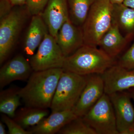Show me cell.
<instances>
[{"instance_id":"4","label":"cell","mask_w":134,"mask_h":134,"mask_svg":"<svg viewBox=\"0 0 134 134\" xmlns=\"http://www.w3.org/2000/svg\"><path fill=\"white\" fill-rule=\"evenodd\" d=\"M87 76H82L63 70L53 98L52 112L72 110L86 85Z\"/></svg>"},{"instance_id":"6","label":"cell","mask_w":134,"mask_h":134,"mask_svg":"<svg viewBox=\"0 0 134 134\" xmlns=\"http://www.w3.org/2000/svg\"><path fill=\"white\" fill-rule=\"evenodd\" d=\"M82 117L97 134H119L112 103L105 93Z\"/></svg>"},{"instance_id":"15","label":"cell","mask_w":134,"mask_h":134,"mask_svg":"<svg viewBox=\"0 0 134 134\" xmlns=\"http://www.w3.org/2000/svg\"><path fill=\"white\" fill-rule=\"evenodd\" d=\"M48 33V28L41 15L32 16L24 44V52L26 55L32 56Z\"/></svg>"},{"instance_id":"23","label":"cell","mask_w":134,"mask_h":134,"mask_svg":"<svg viewBox=\"0 0 134 134\" xmlns=\"http://www.w3.org/2000/svg\"><path fill=\"white\" fill-rule=\"evenodd\" d=\"M48 0H27L26 7L31 15H41L47 5Z\"/></svg>"},{"instance_id":"28","label":"cell","mask_w":134,"mask_h":134,"mask_svg":"<svg viewBox=\"0 0 134 134\" xmlns=\"http://www.w3.org/2000/svg\"><path fill=\"white\" fill-rule=\"evenodd\" d=\"M5 124L1 121L0 122V134H6V130L5 129Z\"/></svg>"},{"instance_id":"5","label":"cell","mask_w":134,"mask_h":134,"mask_svg":"<svg viewBox=\"0 0 134 134\" xmlns=\"http://www.w3.org/2000/svg\"><path fill=\"white\" fill-rule=\"evenodd\" d=\"M29 14L27 8L12 9L1 19L0 22V64L7 59L14 46L23 26Z\"/></svg>"},{"instance_id":"21","label":"cell","mask_w":134,"mask_h":134,"mask_svg":"<svg viewBox=\"0 0 134 134\" xmlns=\"http://www.w3.org/2000/svg\"><path fill=\"white\" fill-rule=\"evenodd\" d=\"M60 134H97L96 131L83 119L77 117L60 130Z\"/></svg>"},{"instance_id":"9","label":"cell","mask_w":134,"mask_h":134,"mask_svg":"<svg viewBox=\"0 0 134 134\" xmlns=\"http://www.w3.org/2000/svg\"><path fill=\"white\" fill-rule=\"evenodd\" d=\"M104 93V83L101 75L87 76L86 85L72 110L78 117H83Z\"/></svg>"},{"instance_id":"13","label":"cell","mask_w":134,"mask_h":134,"mask_svg":"<svg viewBox=\"0 0 134 134\" xmlns=\"http://www.w3.org/2000/svg\"><path fill=\"white\" fill-rule=\"evenodd\" d=\"M41 15L49 33L55 38L63 24L69 18L68 0H48Z\"/></svg>"},{"instance_id":"16","label":"cell","mask_w":134,"mask_h":134,"mask_svg":"<svg viewBox=\"0 0 134 134\" xmlns=\"http://www.w3.org/2000/svg\"><path fill=\"white\" fill-rule=\"evenodd\" d=\"M117 24H112L100 39L98 46L99 48L113 58H115L125 47L127 38L121 32Z\"/></svg>"},{"instance_id":"18","label":"cell","mask_w":134,"mask_h":134,"mask_svg":"<svg viewBox=\"0 0 134 134\" xmlns=\"http://www.w3.org/2000/svg\"><path fill=\"white\" fill-rule=\"evenodd\" d=\"M20 88L12 87L1 91L0 93V112L14 118L21 99L19 94Z\"/></svg>"},{"instance_id":"8","label":"cell","mask_w":134,"mask_h":134,"mask_svg":"<svg viewBox=\"0 0 134 134\" xmlns=\"http://www.w3.org/2000/svg\"><path fill=\"white\" fill-rule=\"evenodd\" d=\"M108 95L114 109L119 134H134V108L128 92Z\"/></svg>"},{"instance_id":"12","label":"cell","mask_w":134,"mask_h":134,"mask_svg":"<svg viewBox=\"0 0 134 134\" xmlns=\"http://www.w3.org/2000/svg\"><path fill=\"white\" fill-rule=\"evenodd\" d=\"M55 39L65 57L84 44L81 27L75 25L69 18L63 24Z\"/></svg>"},{"instance_id":"11","label":"cell","mask_w":134,"mask_h":134,"mask_svg":"<svg viewBox=\"0 0 134 134\" xmlns=\"http://www.w3.org/2000/svg\"><path fill=\"white\" fill-rule=\"evenodd\" d=\"M33 72L30 61L23 55H17L1 68L0 88L15 81H27Z\"/></svg>"},{"instance_id":"20","label":"cell","mask_w":134,"mask_h":134,"mask_svg":"<svg viewBox=\"0 0 134 134\" xmlns=\"http://www.w3.org/2000/svg\"><path fill=\"white\" fill-rule=\"evenodd\" d=\"M113 21L117 24L120 30L131 32L134 30V9L122 3L113 5Z\"/></svg>"},{"instance_id":"26","label":"cell","mask_w":134,"mask_h":134,"mask_svg":"<svg viewBox=\"0 0 134 134\" xmlns=\"http://www.w3.org/2000/svg\"><path fill=\"white\" fill-rule=\"evenodd\" d=\"M13 7H21L26 5L27 0H8Z\"/></svg>"},{"instance_id":"29","label":"cell","mask_w":134,"mask_h":134,"mask_svg":"<svg viewBox=\"0 0 134 134\" xmlns=\"http://www.w3.org/2000/svg\"><path fill=\"white\" fill-rule=\"evenodd\" d=\"M113 5H117L123 3L125 0H109Z\"/></svg>"},{"instance_id":"10","label":"cell","mask_w":134,"mask_h":134,"mask_svg":"<svg viewBox=\"0 0 134 134\" xmlns=\"http://www.w3.org/2000/svg\"><path fill=\"white\" fill-rule=\"evenodd\" d=\"M107 95L134 88V70L114 65L101 74Z\"/></svg>"},{"instance_id":"7","label":"cell","mask_w":134,"mask_h":134,"mask_svg":"<svg viewBox=\"0 0 134 134\" xmlns=\"http://www.w3.org/2000/svg\"><path fill=\"white\" fill-rule=\"evenodd\" d=\"M65 58L55 38L48 33L30 62L34 71H42L62 68Z\"/></svg>"},{"instance_id":"19","label":"cell","mask_w":134,"mask_h":134,"mask_svg":"<svg viewBox=\"0 0 134 134\" xmlns=\"http://www.w3.org/2000/svg\"><path fill=\"white\" fill-rule=\"evenodd\" d=\"M96 0H68L69 18L74 24L82 27Z\"/></svg>"},{"instance_id":"22","label":"cell","mask_w":134,"mask_h":134,"mask_svg":"<svg viewBox=\"0 0 134 134\" xmlns=\"http://www.w3.org/2000/svg\"><path fill=\"white\" fill-rule=\"evenodd\" d=\"M2 121L7 127L8 132L9 134H32L29 130L24 129L17 123L13 118L3 114L1 116Z\"/></svg>"},{"instance_id":"14","label":"cell","mask_w":134,"mask_h":134,"mask_svg":"<svg viewBox=\"0 0 134 134\" xmlns=\"http://www.w3.org/2000/svg\"><path fill=\"white\" fill-rule=\"evenodd\" d=\"M78 117L72 110L52 112L37 125L29 129L35 134H54L58 133L65 125Z\"/></svg>"},{"instance_id":"25","label":"cell","mask_w":134,"mask_h":134,"mask_svg":"<svg viewBox=\"0 0 134 134\" xmlns=\"http://www.w3.org/2000/svg\"><path fill=\"white\" fill-rule=\"evenodd\" d=\"M0 7L1 19L9 13L13 7L8 0H1Z\"/></svg>"},{"instance_id":"24","label":"cell","mask_w":134,"mask_h":134,"mask_svg":"<svg viewBox=\"0 0 134 134\" xmlns=\"http://www.w3.org/2000/svg\"><path fill=\"white\" fill-rule=\"evenodd\" d=\"M117 65L127 69L134 70V43L122 55Z\"/></svg>"},{"instance_id":"1","label":"cell","mask_w":134,"mask_h":134,"mask_svg":"<svg viewBox=\"0 0 134 134\" xmlns=\"http://www.w3.org/2000/svg\"><path fill=\"white\" fill-rule=\"evenodd\" d=\"M62 68L34 71L19 94L25 106L48 109L51 107Z\"/></svg>"},{"instance_id":"2","label":"cell","mask_w":134,"mask_h":134,"mask_svg":"<svg viewBox=\"0 0 134 134\" xmlns=\"http://www.w3.org/2000/svg\"><path fill=\"white\" fill-rule=\"evenodd\" d=\"M97 47L84 44L65 58L63 69L82 76L102 74L115 65V61Z\"/></svg>"},{"instance_id":"3","label":"cell","mask_w":134,"mask_h":134,"mask_svg":"<svg viewBox=\"0 0 134 134\" xmlns=\"http://www.w3.org/2000/svg\"><path fill=\"white\" fill-rule=\"evenodd\" d=\"M113 10L109 0H96L81 27L84 44L98 47L112 24Z\"/></svg>"},{"instance_id":"17","label":"cell","mask_w":134,"mask_h":134,"mask_svg":"<svg viewBox=\"0 0 134 134\" xmlns=\"http://www.w3.org/2000/svg\"><path fill=\"white\" fill-rule=\"evenodd\" d=\"M48 109L25 106L16 113L13 118L24 129L29 130L48 116Z\"/></svg>"},{"instance_id":"27","label":"cell","mask_w":134,"mask_h":134,"mask_svg":"<svg viewBox=\"0 0 134 134\" xmlns=\"http://www.w3.org/2000/svg\"><path fill=\"white\" fill-rule=\"evenodd\" d=\"M122 4L129 7L134 9V0H125Z\"/></svg>"},{"instance_id":"30","label":"cell","mask_w":134,"mask_h":134,"mask_svg":"<svg viewBox=\"0 0 134 134\" xmlns=\"http://www.w3.org/2000/svg\"><path fill=\"white\" fill-rule=\"evenodd\" d=\"M128 90L129 91L128 92L129 93L130 95L131 98L134 101V88L129 89Z\"/></svg>"}]
</instances>
